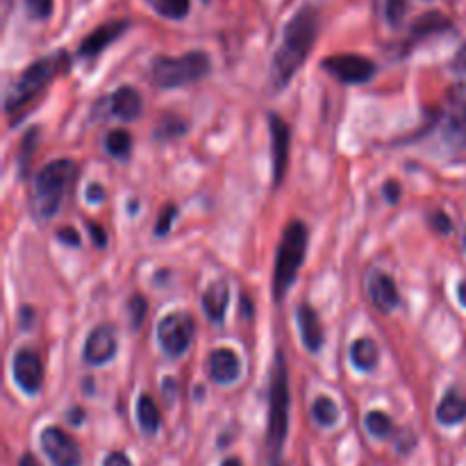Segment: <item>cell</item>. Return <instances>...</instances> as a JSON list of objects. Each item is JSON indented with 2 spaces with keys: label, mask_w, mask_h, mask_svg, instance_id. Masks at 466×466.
Here are the masks:
<instances>
[{
  "label": "cell",
  "mask_w": 466,
  "mask_h": 466,
  "mask_svg": "<svg viewBox=\"0 0 466 466\" xmlns=\"http://www.w3.org/2000/svg\"><path fill=\"white\" fill-rule=\"evenodd\" d=\"M321 66L341 85H364L378 71L376 64L362 55H332V57L323 59Z\"/></svg>",
  "instance_id": "8"
},
{
  "label": "cell",
  "mask_w": 466,
  "mask_h": 466,
  "mask_svg": "<svg viewBox=\"0 0 466 466\" xmlns=\"http://www.w3.org/2000/svg\"><path fill=\"white\" fill-rule=\"evenodd\" d=\"M312 417L321 428H332L339 421V408H337L335 400L328 399V396H319L312 405Z\"/></svg>",
  "instance_id": "22"
},
{
  "label": "cell",
  "mask_w": 466,
  "mask_h": 466,
  "mask_svg": "<svg viewBox=\"0 0 466 466\" xmlns=\"http://www.w3.org/2000/svg\"><path fill=\"white\" fill-rule=\"evenodd\" d=\"M319 35V12L314 7H303L294 14L282 32V41L278 46L271 62V85L276 91H282L299 68L303 66L308 55L312 53L314 41Z\"/></svg>",
  "instance_id": "1"
},
{
  "label": "cell",
  "mask_w": 466,
  "mask_h": 466,
  "mask_svg": "<svg viewBox=\"0 0 466 466\" xmlns=\"http://www.w3.org/2000/svg\"><path fill=\"white\" fill-rule=\"evenodd\" d=\"M82 419H85V412H82L80 408H76V410H71V412H68V421L76 423V426H80Z\"/></svg>",
  "instance_id": "40"
},
{
  "label": "cell",
  "mask_w": 466,
  "mask_h": 466,
  "mask_svg": "<svg viewBox=\"0 0 466 466\" xmlns=\"http://www.w3.org/2000/svg\"><path fill=\"white\" fill-rule=\"evenodd\" d=\"M241 376V360L232 349H217L209 355V378L218 385H232Z\"/></svg>",
  "instance_id": "15"
},
{
  "label": "cell",
  "mask_w": 466,
  "mask_h": 466,
  "mask_svg": "<svg viewBox=\"0 0 466 466\" xmlns=\"http://www.w3.org/2000/svg\"><path fill=\"white\" fill-rule=\"evenodd\" d=\"M57 241H62V244L66 246H80V232L76 230V228H62V230L57 232Z\"/></svg>",
  "instance_id": "35"
},
{
  "label": "cell",
  "mask_w": 466,
  "mask_h": 466,
  "mask_svg": "<svg viewBox=\"0 0 466 466\" xmlns=\"http://www.w3.org/2000/svg\"><path fill=\"white\" fill-rule=\"evenodd\" d=\"M146 314H148V303H146L144 296L135 294L127 300V319H130L132 330H139L146 321Z\"/></svg>",
  "instance_id": "28"
},
{
  "label": "cell",
  "mask_w": 466,
  "mask_h": 466,
  "mask_svg": "<svg viewBox=\"0 0 466 466\" xmlns=\"http://www.w3.org/2000/svg\"><path fill=\"white\" fill-rule=\"evenodd\" d=\"M36 139H39V130H36V127H32V130L25 132V137H23V141H21V150H18V164H21L23 176L27 173V164H30L32 153H35V148H36Z\"/></svg>",
  "instance_id": "29"
},
{
  "label": "cell",
  "mask_w": 466,
  "mask_h": 466,
  "mask_svg": "<svg viewBox=\"0 0 466 466\" xmlns=\"http://www.w3.org/2000/svg\"><path fill=\"white\" fill-rule=\"evenodd\" d=\"M212 71V59L205 50H191L180 57H157L150 66V77L159 89H177L194 85Z\"/></svg>",
  "instance_id": "6"
},
{
  "label": "cell",
  "mask_w": 466,
  "mask_h": 466,
  "mask_svg": "<svg viewBox=\"0 0 466 466\" xmlns=\"http://www.w3.org/2000/svg\"><path fill=\"white\" fill-rule=\"evenodd\" d=\"M25 7H27V12H30L32 18L46 21V18L53 14V0H25Z\"/></svg>",
  "instance_id": "32"
},
{
  "label": "cell",
  "mask_w": 466,
  "mask_h": 466,
  "mask_svg": "<svg viewBox=\"0 0 466 466\" xmlns=\"http://www.w3.org/2000/svg\"><path fill=\"white\" fill-rule=\"evenodd\" d=\"M464 71H466V55H464ZM453 126H455V130L462 132V135L466 137V103L460 107L458 114H453Z\"/></svg>",
  "instance_id": "37"
},
{
  "label": "cell",
  "mask_w": 466,
  "mask_h": 466,
  "mask_svg": "<svg viewBox=\"0 0 466 466\" xmlns=\"http://www.w3.org/2000/svg\"><path fill=\"white\" fill-rule=\"evenodd\" d=\"M86 230H89V237L91 241H94L96 248H105V246H107V235H105V230L98 226V223L86 221Z\"/></svg>",
  "instance_id": "34"
},
{
  "label": "cell",
  "mask_w": 466,
  "mask_h": 466,
  "mask_svg": "<svg viewBox=\"0 0 466 466\" xmlns=\"http://www.w3.org/2000/svg\"><path fill=\"white\" fill-rule=\"evenodd\" d=\"M41 451L46 453V458L50 460L53 466H80L82 464V453L80 446L76 444L73 437H68L62 428H46L41 432Z\"/></svg>",
  "instance_id": "9"
},
{
  "label": "cell",
  "mask_w": 466,
  "mask_h": 466,
  "mask_svg": "<svg viewBox=\"0 0 466 466\" xmlns=\"http://www.w3.org/2000/svg\"><path fill=\"white\" fill-rule=\"evenodd\" d=\"M105 150L116 159H127L132 153V137L126 130H112L105 137Z\"/></svg>",
  "instance_id": "23"
},
{
  "label": "cell",
  "mask_w": 466,
  "mask_h": 466,
  "mask_svg": "<svg viewBox=\"0 0 466 466\" xmlns=\"http://www.w3.org/2000/svg\"><path fill=\"white\" fill-rule=\"evenodd\" d=\"M187 123L177 116H164L162 121L157 123V130H155V137L157 139H176V137L185 135Z\"/></svg>",
  "instance_id": "27"
},
{
  "label": "cell",
  "mask_w": 466,
  "mask_h": 466,
  "mask_svg": "<svg viewBox=\"0 0 466 466\" xmlns=\"http://www.w3.org/2000/svg\"><path fill=\"white\" fill-rule=\"evenodd\" d=\"M176 217H177V208L168 203L167 208L162 209V214H159L157 226H155V237H167L168 232H171V226L173 221H176Z\"/></svg>",
  "instance_id": "31"
},
{
  "label": "cell",
  "mask_w": 466,
  "mask_h": 466,
  "mask_svg": "<svg viewBox=\"0 0 466 466\" xmlns=\"http://www.w3.org/2000/svg\"><path fill=\"white\" fill-rule=\"evenodd\" d=\"M141 109H144L141 96L132 86H121L109 98V112H112V116L121 118V121H135V118L141 116Z\"/></svg>",
  "instance_id": "17"
},
{
  "label": "cell",
  "mask_w": 466,
  "mask_h": 466,
  "mask_svg": "<svg viewBox=\"0 0 466 466\" xmlns=\"http://www.w3.org/2000/svg\"><path fill=\"white\" fill-rule=\"evenodd\" d=\"M408 12V0H385V18L391 27H399Z\"/></svg>",
  "instance_id": "30"
},
{
  "label": "cell",
  "mask_w": 466,
  "mask_h": 466,
  "mask_svg": "<svg viewBox=\"0 0 466 466\" xmlns=\"http://www.w3.org/2000/svg\"><path fill=\"white\" fill-rule=\"evenodd\" d=\"M378 360H380V350H378L376 341L369 339V337H360L353 346H350V362L355 369L369 373L378 367Z\"/></svg>",
  "instance_id": "20"
},
{
  "label": "cell",
  "mask_w": 466,
  "mask_h": 466,
  "mask_svg": "<svg viewBox=\"0 0 466 466\" xmlns=\"http://www.w3.org/2000/svg\"><path fill=\"white\" fill-rule=\"evenodd\" d=\"M458 300L462 303V308H466V280L458 285Z\"/></svg>",
  "instance_id": "41"
},
{
  "label": "cell",
  "mask_w": 466,
  "mask_h": 466,
  "mask_svg": "<svg viewBox=\"0 0 466 466\" xmlns=\"http://www.w3.org/2000/svg\"><path fill=\"white\" fill-rule=\"evenodd\" d=\"M228 303H230V287H228V282H212V285L205 289L203 309L212 323H223L228 312Z\"/></svg>",
  "instance_id": "18"
},
{
  "label": "cell",
  "mask_w": 466,
  "mask_h": 466,
  "mask_svg": "<svg viewBox=\"0 0 466 466\" xmlns=\"http://www.w3.org/2000/svg\"><path fill=\"white\" fill-rule=\"evenodd\" d=\"M296 321H299L300 339H303V346L309 350V353H319L323 346V326L319 321V314L314 312V308H309L308 303H303L296 312Z\"/></svg>",
  "instance_id": "16"
},
{
  "label": "cell",
  "mask_w": 466,
  "mask_h": 466,
  "mask_svg": "<svg viewBox=\"0 0 466 466\" xmlns=\"http://www.w3.org/2000/svg\"><path fill=\"white\" fill-rule=\"evenodd\" d=\"M369 299H371L373 308L380 309V312H394L400 305L399 289H396L394 278L387 276V273L376 271L369 276Z\"/></svg>",
  "instance_id": "14"
},
{
  "label": "cell",
  "mask_w": 466,
  "mask_h": 466,
  "mask_svg": "<svg viewBox=\"0 0 466 466\" xmlns=\"http://www.w3.org/2000/svg\"><path fill=\"white\" fill-rule=\"evenodd\" d=\"M435 417L441 426H458L466 419V399L458 391H449L437 405Z\"/></svg>",
  "instance_id": "19"
},
{
  "label": "cell",
  "mask_w": 466,
  "mask_h": 466,
  "mask_svg": "<svg viewBox=\"0 0 466 466\" xmlns=\"http://www.w3.org/2000/svg\"><path fill=\"white\" fill-rule=\"evenodd\" d=\"M68 62H71V57H68L64 50L32 62L30 66L23 71V76L14 82L12 91H9L7 100H5V109H7V112H18L21 107H25L35 96H39L41 91L59 76V73L66 71Z\"/></svg>",
  "instance_id": "5"
},
{
  "label": "cell",
  "mask_w": 466,
  "mask_h": 466,
  "mask_svg": "<svg viewBox=\"0 0 466 466\" xmlns=\"http://www.w3.org/2000/svg\"><path fill=\"white\" fill-rule=\"evenodd\" d=\"M159 16L171 18V21H180L189 14V0H146Z\"/></svg>",
  "instance_id": "24"
},
{
  "label": "cell",
  "mask_w": 466,
  "mask_h": 466,
  "mask_svg": "<svg viewBox=\"0 0 466 466\" xmlns=\"http://www.w3.org/2000/svg\"><path fill=\"white\" fill-rule=\"evenodd\" d=\"M271 466H282L280 462H271Z\"/></svg>",
  "instance_id": "45"
},
{
  "label": "cell",
  "mask_w": 466,
  "mask_h": 466,
  "mask_svg": "<svg viewBox=\"0 0 466 466\" xmlns=\"http://www.w3.org/2000/svg\"><path fill=\"white\" fill-rule=\"evenodd\" d=\"M268 132H271V155H273V185L285 180L287 164H289L291 132L289 126L278 114H268Z\"/></svg>",
  "instance_id": "11"
},
{
  "label": "cell",
  "mask_w": 466,
  "mask_h": 466,
  "mask_svg": "<svg viewBox=\"0 0 466 466\" xmlns=\"http://www.w3.org/2000/svg\"><path fill=\"white\" fill-rule=\"evenodd\" d=\"M241 305H244V317L246 319L253 317V308H250V300L246 299V296H244V299H241Z\"/></svg>",
  "instance_id": "42"
},
{
  "label": "cell",
  "mask_w": 466,
  "mask_h": 466,
  "mask_svg": "<svg viewBox=\"0 0 466 466\" xmlns=\"http://www.w3.org/2000/svg\"><path fill=\"white\" fill-rule=\"evenodd\" d=\"M382 196L387 198V203L396 205L400 200V185L399 182H387L385 187H382Z\"/></svg>",
  "instance_id": "36"
},
{
  "label": "cell",
  "mask_w": 466,
  "mask_h": 466,
  "mask_svg": "<svg viewBox=\"0 0 466 466\" xmlns=\"http://www.w3.org/2000/svg\"><path fill=\"white\" fill-rule=\"evenodd\" d=\"M308 226L303 221H289L285 232H282V241L278 246L276 255V268H273V299L276 303H282L287 291L299 278L300 267L305 262V253H308Z\"/></svg>",
  "instance_id": "2"
},
{
  "label": "cell",
  "mask_w": 466,
  "mask_h": 466,
  "mask_svg": "<svg viewBox=\"0 0 466 466\" xmlns=\"http://www.w3.org/2000/svg\"><path fill=\"white\" fill-rule=\"evenodd\" d=\"M364 426H367V431L371 432L376 440H385V437H390L391 431H394V423H391V419L387 417L385 412H378V410H373V412L367 414V419H364Z\"/></svg>",
  "instance_id": "26"
},
{
  "label": "cell",
  "mask_w": 466,
  "mask_h": 466,
  "mask_svg": "<svg viewBox=\"0 0 466 466\" xmlns=\"http://www.w3.org/2000/svg\"><path fill=\"white\" fill-rule=\"evenodd\" d=\"M221 466H244V464H241V460H237V458H230V460H226V462H223Z\"/></svg>",
  "instance_id": "43"
},
{
  "label": "cell",
  "mask_w": 466,
  "mask_h": 466,
  "mask_svg": "<svg viewBox=\"0 0 466 466\" xmlns=\"http://www.w3.org/2000/svg\"><path fill=\"white\" fill-rule=\"evenodd\" d=\"M116 349V330L112 326H98L86 337L82 358H85V362L94 364V367H103V364L112 362Z\"/></svg>",
  "instance_id": "12"
},
{
  "label": "cell",
  "mask_w": 466,
  "mask_h": 466,
  "mask_svg": "<svg viewBox=\"0 0 466 466\" xmlns=\"http://www.w3.org/2000/svg\"><path fill=\"white\" fill-rule=\"evenodd\" d=\"M14 380L21 387L25 394L35 396L39 394L41 387H44V362H41L39 355L30 349L16 350L12 362Z\"/></svg>",
  "instance_id": "10"
},
{
  "label": "cell",
  "mask_w": 466,
  "mask_h": 466,
  "mask_svg": "<svg viewBox=\"0 0 466 466\" xmlns=\"http://www.w3.org/2000/svg\"><path fill=\"white\" fill-rule=\"evenodd\" d=\"M449 25H451L449 18L441 16L440 12H428L426 16H421L417 23H414L412 35L414 36H426V35H432V32L446 30Z\"/></svg>",
  "instance_id": "25"
},
{
  "label": "cell",
  "mask_w": 466,
  "mask_h": 466,
  "mask_svg": "<svg viewBox=\"0 0 466 466\" xmlns=\"http://www.w3.org/2000/svg\"><path fill=\"white\" fill-rule=\"evenodd\" d=\"M103 466H132L130 460H127V455L123 453H109L107 458H105V464Z\"/></svg>",
  "instance_id": "39"
},
{
  "label": "cell",
  "mask_w": 466,
  "mask_h": 466,
  "mask_svg": "<svg viewBox=\"0 0 466 466\" xmlns=\"http://www.w3.org/2000/svg\"><path fill=\"white\" fill-rule=\"evenodd\" d=\"M431 228L435 232H440V235H451V232H453V221H451L444 212H432Z\"/></svg>",
  "instance_id": "33"
},
{
  "label": "cell",
  "mask_w": 466,
  "mask_h": 466,
  "mask_svg": "<svg viewBox=\"0 0 466 466\" xmlns=\"http://www.w3.org/2000/svg\"><path fill=\"white\" fill-rule=\"evenodd\" d=\"M105 200V189L100 185H91L89 189H86V203L91 205H100Z\"/></svg>",
  "instance_id": "38"
},
{
  "label": "cell",
  "mask_w": 466,
  "mask_h": 466,
  "mask_svg": "<svg viewBox=\"0 0 466 466\" xmlns=\"http://www.w3.org/2000/svg\"><path fill=\"white\" fill-rule=\"evenodd\" d=\"M462 248H464V253H466V232H464V239H462Z\"/></svg>",
  "instance_id": "44"
},
{
  "label": "cell",
  "mask_w": 466,
  "mask_h": 466,
  "mask_svg": "<svg viewBox=\"0 0 466 466\" xmlns=\"http://www.w3.org/2000/svg\"><path fill=\"white\" fill-rule=\"evenodd\" d=\"M137 421H139V428L146 432V435H155L159 431V408L153 400V396L141 394L139 403H137Z\"/></svg>",
  "instance_id": "21"
},
{
  "label": "cell",
  "mask_w": 466,
  "mask_h": 466,
  "mask_svg": "<svg viewBox=\"0 0 466 466\" xmlns=\"http://www.w3.org/2000/svg\"><path fill=\"white\" fill-rule=\"evenodd\" d=\"M289 431V376L282 350L276 353V364L271 373V399H268V432L267 446L271 462H278Z\"/></svg>",
  "instance_id": "4"
},
{
  "label": "cell",
  "mask_w": 466,
  "mask_h": 466,
  "mask_svg": "<svg viewBox=\"0 0 466 466\" xmlns=\"http://www.w3.org/2000/svg\"><path fill=\"white\" fill-rule=\"evenodd\" d=\"M77 164L73 159L50 162L35 177V214L44 221L53 218L62 208L68 189L76 185Z\"/></svg>",
  "instance_id": "3"
},
{
  "label": "cell",
  "mask_w": 466,
  "mask_h": 466,
  "mask_svg": "<svg viewBox=\"0 0 466 466\" xmlns=\"http://www.w3.org/2000/svg\"><path fill=\"white\" fill-rule=\"evenodd\" d=\"M196 335L194 317L185 312L167 314L162 321L157 323V341L159 349L168 358H182L189 350L191 341Z\"/></svg>",
  "instance_id": "7"
},
{
  "label": "cell",
  "mask_w": 466,
  "mask_h": 466,
  "mask_svg": "<svg viewBox=\"0 0 466 466\" xmlns=\"http://www.w3.org/2000/svg\"><path fill=\"white\" fill-rule=\"evenodd\" d=\"M127 25H130L127 21H109V23H105V25L96 27V30L91 32L85 41H82L80 48H77V55L85 59L98 57V55L103 53L109 44H114V41H116L118 36L127 30Z\"/></svg>",
  "instance_id": "13"
}]
</instances>
